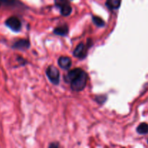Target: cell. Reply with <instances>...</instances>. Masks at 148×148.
Returning <instances> with one entry per match:
<instances>
[{
    "label": "cell",
    "mask_w": 148,
    "mask_h": 148,
    "mask_svg": "<svg viewBox=\"0 0 148 148\" xmlns=\"http://www.w3.org/2000/svg\"><path fill=\"white\" fill-rule=\"evenodd\" d=\"M87 81H88V75L85 71L81 69L79 74L70 82L71 88L72 90L77 92L82 90L86 86Z\"/></svg>",
    "instance_id": "6da1fadb"
},
{
    "label": "cell",
    "mask_w": 148,
    "mask_h": 148,
    "mask_svg": "<svg viewBox=\"0 0 148 148\" xmlns=\"http://www.w3.org/2000/svg\"><path fill=\"white\" fill-rule=\"evenodd\" d=\"M46 75L49 80L54 85H58L59 82V72L57 68L50 66L46 69Z\"/></svg>",
    "instance_id": "7a4b0ae2"
},
{
    "label": "cell",
    "mask_w": 148,
    "mask_h": 148,
    "mask_svg": "<svg viewBox=\"0 0 148 148\" xmlns=\"http://www.w3.org/2000/svg\"><path fill=\"white\" fill-rule=\"evenodd\" d=\"M6 25L14 32H19L21 29V23L16 17H11L6 20Z\"/></svg>",
    "instance_id": "3957f363"
},
{
    "label": "cell",
    "mask_w": 148,
    "mask_h": 148,
    "mask_svg": "<svg viewBox=\"0 0 148 148\" xmlns=\"http://www.w3.org/2000/svg\"><path fill=\"white\" fill-rule=\"evenodd\" d=\"M57 6L60 8V12L63 16H68L72 12V7L66 0H61Z\"/></svg>",
    "instance_id": "277c9868"
},
{
    "label": "cell",
    "mask_w": 148,
    "mask_h": 148,
    "mask_svg": "<svg viewBox=\"0 0 148 148\" xmlns=\"http://www.w3.org/2000/svg\"><path fill=\"white\" fill-rule=\"evenodd\" d=\"M87 51H88V50H87V48L85 46V44L83 43H80L77 46L75 50L74 51L73 55L75 57L84 59L85 57H86Z\"/></svg>",
    "instance_id": "5b68a950"
},
{
    "label": "cell",
    "mask_w": 148,
    "mask_h": 148,
    "mask_svg": "<svg viewBox=\"0 0 148 148\" xmlns=\"http://www.w3.org/2000/svg\"><path fill=\"white\" fill-rule=\"evenodd\" d=\"M58 64H59V66L62 69H68L72 65V60L70 58L67 56H62L59 59Z\"/></svg>",
    "instance_id": "8992f818"
},
{
    "label": "cell",
    "mask_w": 148,
    "mask_h": 148,
    "mask_svg": "<svg viewBox=\"0 0 148 148\" xmlns=\"http://www.w3.org/2000/svg\"><path fill=\"white\" fill-rule=\"evenodd\" d=\"M29 47H30V42L26 39L18 40L13 45V48L19 49V50H25V49H28Z\"/></svg>",
    "instance_id": "52a82bcc"
},
{
    "label": "cell",
    "mask_w": 148,
    "mask_h": 148,
    "mask_svg": "<svg viewBox=\"0 0 148 148\" xmlns=\"http://www.w3.org/2000/svg\"><path fill=\"white\" fill-rule=\"evenodd\" d=\"M80 71H81V69H79V68H76V69L69 71V72L66 74V75H65L64 77L65 82H67V83L68 82L70 83V82L72 81V79H73L74 78H75V77L79 74V72H80Z\"/></svg>",
    "instance_id": "ba28073f"
},
{
    "label": "cell",
    "mask_w": 148,
    "mask_h": 148,
    "mask_svg": "<svg viewBox=\"0 0 148 148\" xmlns=\"http://www.w3.org/2000/svg\"><path fill=\"white\" fill-rule=\"evenodd\" d=\"M68 31H69V29H68V27L64 25L59 26V27H56L53 30V33L56 35H59V36H66L68 33Z\"/></svg>",
    "instance_id": "9c48e42d"
},
{
    "label": "cell",
    "mask_w": 148,
    "mask_h": 148,
    "mask_svg": "<svg viewBox=\"0 0 148 148\" xmlns=\"http://www.w3.org/2000/svg\"><path fill=\"white\" fill-rule=\"evenodd\" d=\"M106 5L110 10H117L121 5V0H106Z\"/></svg>",
    "instance_id": "30bf717a"
},
{
    "label": "cell",
    "mask_w": 148,
    "mask_h": 148,
    "mask_svg": "<svg viewBox=\"0 0 148 148\" xmlns=\"http://www.w3.org/2000/svg\"><path fill=\"white\" fill-rule=\"evenodd\" d=\"M137 132L140 134H146L148 133V124L146 123H142L138 126Z\"/></svg>",
    "instance_id": "8fae6325"
},
{
    "label": "cell",
    "mask_w": 148,
    "mask_h": 148,
    "mask_svg": "<svg viewBox=\"0 0 148 148\" xmlns=\"http://www.w3.org/2000/svg\"><path fill=\"white\" fill-rule=\"evenodd\" d=\"M92 21H93V23H95L97 26H98V27H103V26L105 25L103 20L101 17H96V16H93V17H92Z\"/></svg>",
    "instance_id": "7c38bea8"
},
{
    "label": "cell",
    "mask_w": 148,
    "mask_h": 148,
    "mask_svg": "<svg viewBox=\"0 0 148 148\" xmlns=\"http://www.w3.org/2000/svg\"><path fill=\"white\" fill-rule=\"evenodd\" d=\"M16 0H0V3L5 4V5H12L14 4Z\"/></svg>",
    "instance_id": "4fadbf2b"
},
{
    "label": "cell",
    "mask_w": 148,
    "mask_h": 148,
    "mask_svg": "<svg viewBox=\"0 0 148 148\" xmlns=\"http://www.w3.org/2000/svg\"><path fill=\"white\" fill-rule=\"evenodd\" d=\"M49 147H58V145H56V144H52V145H51L50 146H49Z\"/></svg>",
    "instance_id": "5bb4252c"
},
{
    "label": "cell",
    "mask_w": 148,
    "mask_h": 148,
    "mask_svg": "<svg viewBox=\"0 0 148 148\" xmlns=\"http://www.w3.org/2000/svg\"><path fill=\"white\" fill-rule=\"evenodd\" d=\"M147 143H148V140H147Z\"/></svg>",
    "instance_id": "9a60e30c"
}]
</instances>
